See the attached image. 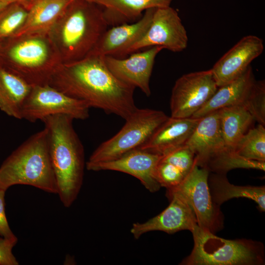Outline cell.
<instances>
[{"instance_id":"obj_1","label":"cell","mask_w":265,"mask_h":265,"mask_svg":"<svg viewBox=\"0 0 265 265\" xmlns=\"http://www.w3.org/2000/svg\"><path fill=\"white\" fill-rule=\"evenodd\" d=\"M48 84L90 107L124 119L137 108L133 98L135 88L117 78L104 56L90 53L79 61L62 63Z\"/></svg>"},{"instance_id":"obj_2","label":"cell","mask_w":265,"mask_h":265,"mask_svg":"<svg viewBox=\"0 0 265 265\" xmlns=\"http://www.w3.org/2000/svg\"><path fill=\"white\" fill-rule=\"evenodd\" d=\"M73 120L69 115L57 114L41 121L47 130L57 194L66 208L70 207L78 196L86 165L83 147L74 128Z\"/></svg>"},{"instance_id":"obj_3","label":"cell","mask_w":265,"mask_h":265,"mask_svg":"<svg viewBox=\"0 0 265 265\" xmlns=\"http://www.w3.org/2000/svg\"><path fill=\"white\" fill-rule=\"evenodd\" d=\"M108 26L100 6L72 0L48 34L62 63H69L87 56Z\"/></svg>"},{"instance_id":"obj_4","label":"cell","mask_w":265,"mask_h":265,"mask_svg":"<svg viewBox=\"0 0 265 265\" xmlns=\"http://www.w3.org/2000/svg\"><path fill=\"white\" fill-rule=\"evenodd\" d=\"M62 64L48 33H26L0 43V65L32 86L48 84Z\"/></svg>"},{"instance_id":"obj_5","label":"cell","mask_w":265,"mask_h":265,"mask_svg":"<svg viewBox=\"0 0 265 265\" xmlns=\"http://www.w3.org/2000/svg\"><path fill=\"white\" fill-rule=\"evenodd\" d=\"M16 185L57 194L45 127L21 144L0 166V188L6 190Z\"/></svg>"},{"instance_id":"obj_6","label":"cell","mask_w":265,"mask_h":265,"mask_svg":"<svg viewBox=\"0 0 265 265\" xmlns=\"http://www.w3.org/2000/svg\"><path fill=\"white\" fill-rule=\"evenodd\" d=\"M186 145L194 152L197 165L210 172L226 174L236 168L265 170V162L246 159L228 146L221 134L218 110L200 118Z\"/></svg>"},{"instance_id":"obj_7","label":"cell","mask_w":265,"mask_h":265,"mask_svg":"<svg viewBox=\"0 0 265 265\" xmlns=\"http://www.w3.org/2000/svg\"><path fill=\"white\" fill-rule=\"evenodd\" d=\"M194 245L184 265H259L265 263L264 244L247 239H227L196 225Z\"/></svg>"},{"instance_id":"obj_8","label":"cell","mask_w":265,"mask_h":265,"mask_svg":"<svg viewBox=\"0 0 265 265\" xmlns=\"http://www.w3.org/2000/svg\"><path fill=\"white\" fill-rule=\"evenodd\" d=\"M168 117L161 110L137 108L116 134L93 151L86 165L112 160L138 148Z\"/></svg>"},{"instance_id":"obj_9","label":"cell","mask_w":265,"mask_h":265,"mask_svg":"<svg viewBox=\"0 0 265 265\" xmlns=\"http://www.w3.org/2000/svg\"><path fill=\"white\" fill-rule=\"evenodd\" d=\"M210 172L195 162L177 187L167 189L183 196L192 209L197 225L215 234L223 228L224 216L220 206L213 201L208 184Z\"/></svg>"},{"instance_id":"obj_10","label":"cell","mask_w":265,"mask_h":265,"mask_svg":"<svg viewBox=\"0 0 265 265\" xmlns=\"http://www.w3.org/2000/svg\"><path fill=\"white\" fill-rule=\"evenodd\" d=\"M89 106L49 84L32 86L23 105L21 119L35 122L54 115L65 114L74 119L89 116Z\"/></svg>"},{"instance_id":"obj_11","label":"cell","mask_w":265,"mask_h":265,"mask_svg":"<svg viewBox=\"0 0 265 265\" xmlns=\"http://www.w3.org/2000/svg\"><path fill=\"white\" fill-rule=\"evenodd\" d=\"M218 88L211 69L182 76L172 89L170 116L192 117L206 105Z\"/></svg>"},{"instance_id":"obj_12","label":"cell","mask_w":265,"mask_h":265,"mask_svg":"<svg viewBox=\"0 0 265 265\" xmlns=\"http://www.w3.org/2000/svg\"><path fill=\"white\" fill-rule=\"evenodd\" d=\"M187 43V32L177 11L170 6L155 8L145 33L127 50L125 56L156 46L180 52L186 48Z\"/></svg>"},{"instance_id":"obj_13","label":"cell","mask_w":265,"mask_h":265,"mask_svg":"<svg viewBox=\"0 0 265 265\" xmlns=\"http://www.w3.org/2000/svg\"><path fill=\"white\" fill-rule=\"evenodd\" d=\"M170 204L157 215L143 222L132 224L130 232L135 239L148 232L159 231L173 234L182 230L190 232L197 225L195 213L181 194L171 191H166Z\"/></svg>"},{"instance_id":"obj_14","label":"cell","mask_w":265,"mask_h":265,"mask_svg":"<svg viewBox=\"0 0 265 265\" xmlns=\"http://www.w3.org/2000/svg\"><path fill=\"white\" fill-rule=\"evenodd\" d=\"M164 48L156 46L142 52L131 53L127 58L105 56V63L111 72L123 82L139 88L147 97L151 92L150 80L155 60Z\"/></svg>"},{"instance_id":"obj_15","label":"cell","mask_w":265,"mask_h":265,"mask_svg":"<svg viewBox=\"0 0 265 265\" xmlns=\"http://www.w3.org/2000/svg\"><path fill=\"white\" fill-rule=\"evenodd\" d=\"M161 157L136 149L114 160L86 165V168L90 171L112 170L130 174L138 179L150 192H156L161 187L156 176Z\"/></svg>"},{"instance_id":"obj_16","label":"cell","mask_w":265,"mask_h":265,"mask_svg":"<svg viewBox=\"0 0 265 265\" xmlns=\"http://www.w3.org/2000/svg\"><path fill=\"white\" fill-rule=\"evenodd\" d=\"M264 50L263 40L253 35L242 37L211 69L218 87L241 76Z\"/></svg>"},{"instance_id":"obj_17","label":"cell","mask_w":265,"mask_h":265,"mask_svg":"<svg viewBox=\"0 0 265 265\" xmlns=\"http://www.w3.org/2000/svg\"><path fill=\"white\" fill-rule=\"evenodd\" d=\"M154 8L145 10L142 17L134 22L112 26L107 29L89 54L123 58L127 50L145 33Z\"/></svg>"},{"instance_id":"obj_18","label":"cell","mask_w":265,"mask_h":265,"mask_svg":"<svg viewBox=\"0 0 265 265\" xmlns=\"http://www.w3.org/2000/svg\"><path fill=\"white\" fill-rule=\"evenodd\" d=\"M200 118L168 117L138 148L163 156L186 144Z\"/></svg>"},{"instance_id":"obj_19","label":"cell","mask_w":265,"mask_h":265,"mask_svg":"<svg viewBox=\"0 0 265 265\" xmlns=\"http://www.w3.org/2000/svg\"><path fill=\"white\" fill-rule=\"evenodd\" d=\"M256 81L252 67L236 80L218 87L209 101L192 116L200 118L222 108L241 105L245 108Z\"/></svg>"},{"instance_id":"obj_20","label":"cell","mask_w":265,"mask_h":265,"mask_svg":"<svg viewBox=\"0 0 265 265\" xmlns=\"http://www.w3.org/2000/svg\"><path fill=\"white\" fill-rule=\"evenodd\" d=\"M172 0H94L100 6L108 26L134 22L152 8L167 7Z\"/></svg>"},{"instance_id":"obj_21","label":"cell","mask_w":265,"mask_h":265,"mask_svg":"<svg viewBox=\"0 0 265 265\" xmlns=\"http://www.w3.org/2000/svg\"><path fill=\"white\" fill-rule=\"evenodd\" d=\"M32 87L0 65V109L9 116L21 119L22 108Z\"/></svg>"},{"instance_id":"obj_22","label":"cell","mask_w":265,"mask_h":265,"mask_svg":"<svg viewBox=\"0 0 265 265\" xmlns=\"http://www.w3.org/2000/svg\"><path fill=\"white\" fill-rule=\"evenodd\" d=\"M208 184L213 201L219 206L231 199L243 197L254 201L260 211H265V186H236L229 182L226 174L214 173L209 174Z\"/></svg>"},{"instance_id":"obj_23","label":"cell","mask_w":265,"mask_h":265,"mask_svg":"<svg viewBox=\"0 0 265 265\" xmlns=\"http://www.w3.org/2000/svg\"><path fill=\"white\" fill-rule=\"evenodd\" d=\"M72 0H37L19 33H48Z\"/></svg>"},{"instance_id":"obj_24","label":"cell","mask_w":265,"mask_h":265,"mask_svg":"<svg viewBox=\"0 0 265 265\" xmlns=\"http://www.w3.org/2000/svg\"><path fill=\"white\" fill-rule=\"evenodd\" d=\"M220 130L226 144L234 150L239 140L251 128L255 121L242 106L235 105L218 110Z\"/></svg>"},{"instance_id":"obj_25","label":"cell","mask_w":265,"mask_h":265,"mask_svg":"<svg viewBox=\"0 0 265 265\" xmlns=\"http://www.w3.org/2000/svg\"><path fill=\"white\" fill-rule=\"evenodd\" d=\"M234 150L246 159L265 162V128L259 124L250 128L236 144Z\"/></svg>"},{"instance_id":"obj_26","label":"cell","mask_w":265,"mask_h":265,"mask_svg":"<svg viewBox=\"0 0 265 265\" xmlns=\"http://www.w3.org/2000/svg\"><path fill=\"white\" fill-rule=\"evenodd\" d=\"M28 10L17 3L8 4L0 12V43L16 36L24 26Z\"/></svg>"},{"instance_id":"obj_27","label":"cell","mask_w":265,"mask_h":265,"mask_svg":"<svg viewBox=\"0 0 265 265\" xmlns=\"http://www.w3.org/2000/svg\"><path fill=\"white\" fill-rule=\"evenodd\" d=\"M195 155L186 145L161 156L160 160L176 167L186 176L195 163Z\"/></svg>"},{"instance_id":"obj_28","label":"cell","mask_w":265,"mask_h":265,"mask_svg":"<svg viewBox=\"0 0 265 265\" xmlns=\"http://www.w3.org/2000/svg\"><path fill=\"white\" fill-rule=\"evenodd\" d=\"M246 109L255 121L265 125V82L256 80Z\"/></svg>"},{"instance_id":"obj_29","label":"cell","mask_w":265,"mask_h":265,"mask_svg":"<svg viewBox=\"0 0 265 265\" xmlns=\"http://www.w3.org/2000/svg\"><path fill=\"white\" fill-rule=\"evenodd\" d=\"M156 176L161 187L170 189L179 186L185 175L176 167L160 159L157 167Z\"/></svg>"},{"instance_id":"obj_30","label":"cell","mask_w":265,"mask_h":265,"mask_svg":"<svg viewBox=\"0 0 265 265\" xmlns=\"http://www.w3.org/2000/svg\"><path fill=\"white\" fill-rule=\"evenodd\" d=\"M17 241L0 237V265H19L12 251Z\"/></svg>"},{"instance_id":"obj_31","label":"cell","mask_w":265,"mask_h":265,"mask_svg":"<svg viewBox=\"0 0 265 265\" xmlns=\"http://www.w3.org/2000/svg\"><path fill=\"white\" fill-rule=\"evenodd\" d=\"M6 190L0 188V237L18 240L11 231L7 220L5 212L4 196Z\"/></svg>"},{"instance_id":"obj_32","label":"cell","mask_w":265,"mask_h":265,"mask_svg":"<svg viewBox=\"0 0 265 265\" xmlns=\"http://www.w3.org/2000/svg\"><path fill=\"white\" fill-rule=\"evenodd\" d=\"M37 0H0V1L7 3H19L28 10Z\"/></svg>"},{"instance_id":"obj_33","label":"cell","mask_w":265,"mask_h":265,"mask_svg":"<svg viewBox=\"0 0 265 265\" xmlns=\"http://www.w3.org/2000/svg\"><path fill=\"white\" fill-rule=\"evenodd\" d=\"M8 4V3L0 1V12Z\"/></svg>"},{"instance_id":"obj_34","label":"cell","mask_w":265,"mask_h":265,"mask_svg":"<svg viewBox=\"0 0 265 265\" xmlns=\"http://www.w3.org/2000/svg\"><path fill=\"white\" fill-rule=\"evenodd\" d=\"M86 0L91 1V2H94V0Z\"/></svg>"}]
</instances>
